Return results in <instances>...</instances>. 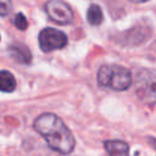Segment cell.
I'll return each instance as SVG.
<instances>
[{
    "mask_svg": "<svg viewBox=\"0 0 156 156\" xmlns=\"http://www.w3.org/2000/svg\"><path fill=\"white\" fill-rule=\"evenodd\" d=\"M45 12L51 21L58 24H68L73 20V11L68 4L60 0H51L45 4Z\"/></svg>",
    "mask_w": 156,
    "mask_h": 156,
    "instance_id": "obj_5",
    "label": "cell"
},
{
    "mask_svg": "<svg viewBox=\"0 0 156 156\" xmlns=\"http://www.w3.org/2000/svg\"><path fill=\"white\" fill-rule=\"evenodd\" d=\"M102 20H104V13L101 7L98 4H91L87 11V21L89 22V24L99 26L102 23Z\"/></svg>",
    "mask_w": 156,
    "mask_h": 156,
    "instance_id": "obj_9",
    "label": "cell"
},
{
    "mask_svg": "<svg viewBox=\"0 0 156 156\" xmlns=\"http://www.w3.org/2000/svg\"><path fill=\"white\" fill-rule=\"evenodd\" d=\"M147 141H149L150 145L156 150V139H155V138H147Z\"/></svg>",
    "mask_w": 156,
    "mask_h": 156,
    "instance_id": "obj_12",
    "label": "cell"
},
{
    "mask_svg": "<svg viewBox=\"0 0 156 156\" xmlns=\"http://www.w3.org/2000/svg\"><path fill=\"white\" fill-rule=\"evenodd\" d=\"M96 77H98V83L101 87L117 91L127 90L133 83L132 73L123 66H118V65L101 66L98 71Z\"/></svg>",
    "mask_w": 156,
    "mask_h": 156,
    "instance_id": "obj_2",
    "label": "cell"
},
{
    "mask_svg": "<svg viewBox=\"0 0 156 156\" xmlns=\"http://www.w3.org/2000/svg\"><path fill=\"white\" fill-rule=\"evenodd\" d=\"M135 93L140 100L149 105L156 104V71L140 68L135 73Z\"/></svg>",
    "mask_w": 156,
    "mask_h": 156,
    "instance_id": "obj_3",
    "label": "cell"
},
{
    "mask_svg": "<svg viewBox=\"0 0 156 156\" xmlns=\"http://www.w3.org/2000/svg\"><path fill=\"white\" fill-rule=\"evenodd\" d=\"M33 127L45 139L50 149L63 155L71 154L74 150L76 139L57 115L51 112L41 113L34 119Z\"/></svg>",
    "mask_w": 156,
    "mask_h": 156,
    "instance_id": "obj_1",
    "label": "cell"
},
{
    "mask_svg": "<svg viewBox=\"0 0 156 156\" xmlns=\"http://www.w3.org/2000/svg\"><path fill=\"white\" fill-rule=\"evenodd\" d=\"M7 52L12 60L18 63L28 65L32 62V52L27 45L22 43H12L7 48Z\"/></svg>",
    "mask_w": 156,
    "mask_h": 156,
    "instance_id": "obj_6",
    "label": "cell"
},
{
    "mask_svg": "<svg viewBox=\"0 0 156 156\" xmlns=\"http://www.w3.org/2000/svg\"><path fill=\"white\" fill-rule=\"evenodd\" d=\"M39 46L44 52H50L54 50L62 49L67 45V35L55 28L48 27L40 30L39 37H38Z\"/></svg>",
    "mask_w": 156,
    "mask_h": 156,
    "instance_id": "obj_4",
    "label": "cell"
},
{
    "mask_svg": "<svg viewBox=\"0 0 156 156\" xmlns=\"http://www.w3.org/2000/svg\"><path fill=\"white\" fill-rule=\"evenodd\" d=\"M104 146L110 156H128L129 152V145L122 140H106Z\"/></svg>",
    "mask_w": 156,
    "mask_h": 156,
    "instance_id": "obj_7",
    "label": "cell"
},
{
    "mask_svg": "<svg viewBox=\"0 0 156 156\" xmlns=\"http://www.w3.org/2000/svg\"><path fill=\"white\" fill-rule=\"evenodd\" d=\"M16 79L15 76L9 71H0V91L4 93H12L16 89Z\"/></svg>",
    "mask_w": 156,
    "mask_h": 156,
    "instance_id": "obj_8",
    "label": "cell"
},
{
    "mask_svg": "<svg viewBox=\"0 0 156 156\" xmlns=\"http://www.w3.org/2000/svg\"><path fill=\"white\" fill-rule=\"evenodd\" d=\"M13 24L16 26V28H18L20 30H26L28 28V21L26 18V16L22 12H17L13 17Z\"/></svg>",
    "mask_w": 156,
    "mask_h": 156,
    "instance_id": "obj_10",
    "label": "cell"
},
{
    "mask_svg": "<svg viewBox=\"0 0 156 156\" xmlns=\"http://www.w3.org/2000/svg\"><path fill=\"white\" fill-rule=\"evenodd\" d=\"M11 7H12V4H11L10 1L0 0V16H1V17L6 16V15L11 11Z\"/></svg>",
    "mask_w": 156,
    "mask_h": 156,
    "instance_id": "obj_11",
    "label": "cell"
}]
</instances>
